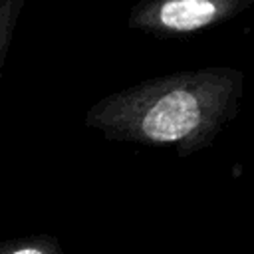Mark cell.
<instances>
[{
    "label": "cell",
    "instance_id": "4",
    "mask_svg": "<svg viewBox=\"0 0 254 254\" xmlns=\"http://www.w3.org/2000/svg\"><path fill=\"white\" fill-rule=\"evenodd\" d=\"M22 10V0H2L0 2V73H2V65L14 36V28L18 22Z\"/></svg>",
    "mask_w": 254,
    "mask_h": 254
},
{
    "label": "cell",
    "instance_id": "2",
    "mask_svg": "<svg viewBox=\"0 0 254 254\" xmlns=\"http://www.w3.org/2000/svg\"><path fill=\"white\" fill-rule=\"evenodd\" d=\"M252 0H153L137 4L129 28L157 38H185L236 18Z\"/></svg>",
    "mask_w": 254,
    "mask_h": 254
},
{
    "label": "cell",
    "instance_id": "3",
    "mask_svg": "<svg viewBox=\"0 0 254 254\" xmlns=\"http://www.w3.org/2000/svg\"><path fill=\"white\" fill-rule=\"evenodd\" d=\"M0 254H62L52 236H24L0 242Z\"/></svg>",
    "mask_w": 254,
    "mask_h": 254
},
{
    "label": "cell",
    "instance_id": "1",
    "mask_svg": "<svg viewBox=\"0 0 254 254\" xmlns=\"http://www.w3.org/2000/svg\"><path fill=\"white\" fill-rule=\"evenodd\" d=\"M244 75L202 67L137 83L99 99L87 125L109 141L173 147L181 157L208 147L238 113Z\"/></svg>",
    "mask_w": 254,
    "mask_h": 254
}]
</instances>
